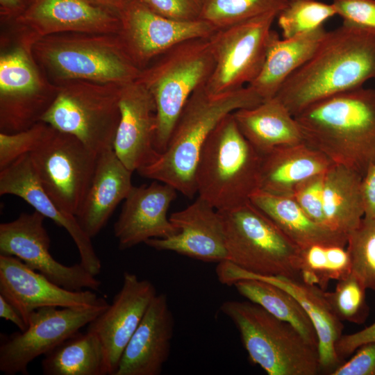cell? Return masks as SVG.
<instances>
[{"instance_id":"44","label":"cell","mask_w":375,"mask_h":375,"mask_svg":"<svg viewBox=\"0 0 375 375\" xmlns=\"http://www.w3.org/2000/svg\"><path fill=\"white\" fill-rule=\"evenodd\" d=\"M361 192L364 217L375 219V161L369 166L362 178Z\"/></svg>"},{"instance_id":"17","label":"cell","mask_w":375,"mask_h":375,"mask_svg":"<svg viewBox=\"0 0 375 375\" xmlns=\"http://www.w3.org/2000/svg\"><path fill=\"white\" fill-rule=\"evenodd\" d=\"M13 22L33 43L62 33L118 34L121 27L119 16L86 0H33Z\"/></svg>"},{"instance_id":"19","label":"cell","mask_w":375,"mask_h":375,"mask_svg":"<svg viewBox=\"0 0 375 375\" xmlns=\"http://www.w3.org/2000/svg\"><path fill=\"white\" fill-rule=\"evenodd\" d=\"M218 280L222 284L233 285L241 279L254 278L275 285L292 294L310 317L318 337V349L322 371L331 372L340 365L335 344L342 335L343 324L329 308L324 291L317 285L301 280L280 276H263L246 272L228 260L218 263Z\"/></svg>"},{"instance_id":"21","label":"cell","mask_w":375,"mask_h":375,"mask_svg":"<svg viewBox=\"0 0 375 375\" xmlns=\"http://www.w3.org/2000/svg\"><path fill=\"white\" fill-rule=\"evenodd\" d=\"M169 220L178 233L145 242L157 251H173L207 262L227 260L224 227L217 210L198 198L185 208L173 212Z\"/></svg>"},{"instance_id":"45","label":"cell","mask_w":375,"mask_h":375,"mask_svg":"<svg viewBox=\"0 0 375 375\" xmlns=\"http://www.w3.org/2000/svg\"><path fill=\"white\" fill-rule=\"evenodd\" d=\"M28 3L26 0H0V15L1 20L15 21L26 10Z\"/></svg>"},{"instance_id":"18","label":"cell","mask_w":375,"mask_h":375,"mask_svg":"<svg viewBox=\"0 0 375 375\" xmlns=\"http://www.w3.org/2000/svg\"><path fill=\"white\" fill-rule=\"evenodd\" d=\"M156 294L151 281L124 272L122 288L112 303L87 326L106 349L110 375L115 374L125 347Z\"/></svg>"},{"instance_id":"26","label":"cell","mask_w":375,"mask_h":375,"mask_svg":"<svg viewBox=\"0 0 375 375\" xmlns=\"http://www.w3.org/2000/svg\"><path fill=\"white\" fill-rule=\"evenodd\" d=\"M335 165L304 142L276 148L262 155L259 190L292 197L301 182L325 174Z\"/></svg>"},{"instance_id":"31","label":"cell","mask_w":375,"mask_h":375,"mask_svg":"<svg viewBox=\"0 0 375 375\" xmlns=\"http://www.w3.org/2000/svg\"><path fill=\"white\" fill-rule=\"evenodd\" d=\"M44 375H110L106 349L90 331L76 332L47 353L41 362Z\"/></svg>"},{"instance_id":"43","label":"cell","mask_w":375,"mask_h":375,"mask_svg":"<svg viewBox=\"0 0 375 375\" xmlns=\"http://www.w3.org/2000/svg\"><path fill=\"white\" fill-rule=\"evenodd\" d=\"M375 342V322L365 328L351 334L342 335L335 344L340 360L351 356L361 345Z\"/></svg>"},{"instance_id":"30","label":"cell","mask_w":375,"mask_h":375,"mask_svg":"<svg viewBox=\"0 0 375 375\" xmlns=\"http://www.w3.org/2000/svg\"><path fill=\"white\" fill-rule=\"evenodd\" d=\"M362 178L358 172L340 165L325 173L323 208L330 228L348 235L360 224L365 214Z\"/></svg>"},{"instance_id":"29","label":"cell","mask_w":375,"mask_h":375,"mask_svg":"<svg viewBox=\"0 0 375 375\" xmlns=\"http://www.w3.org/2000/svg\"><path fill=\"white\" fill-rule=\"evenodd\" d=\"M326 32L322 26L283 39L274 32L263 65L247 86L262 100L274 97L286 80L313 55Z\"/></svg>"},{"instance_id":"10","label":"cell","mask_w":375,"mask_h":375,"mask_svg":"<svg viewBox=\"0 0 375 375\" xmlns=\"http://www.w3.org/2000/svg\"><path fill=\"white\" fill-rule=\"evenodd\" d=\"M16 33L14 44H8L0 55V132L6 133L40 122L58 90L35 62L33 43Z\"/></svg>"},{"instance_id":"16","label":"cell","mask_w":375,"mask_h":375,"mask_svg":"<svg viewBox=\"0 0 375 375\" xmlns=\"http://www.w3.org/2000/svg\"><path fill=\"white\" fill-rule=\"evenodd\" d=\"M0 295L28 324L31 315L44 307L87 308L105 303L92 290L62 288L15 256L0 254Z\"/></svg>"},{"instance_id":"5","label":"cell","mask_w":375,"mask_h":375,"mask_svg":"<svg viewBox=\"0 0 375 375\" xmlns=\"http://www.w3.org/2000/svg\"><path fill=\"white\" fill-rule=\"evenodd\" d=\"M262 155L243 135L233 112L212 131L195 172L197 193L217 210L250 201L260 189Z\"/></svg>"},{"instance_id":"6","label":"cell","mask_w":375,"mask_h":375,"mask_svg":"<svg viewBox=\"0 0 375 375\" xmlns=\"http://www.w3.org/2000/svg\"><path fill=\"white\" fill-rule=\"evenodd\" d=\"M221 312L238 328L251 360L269 375H317L322 372L318 347L292 325L249 301L228 300Z\"/></svg>"},{"instance_id":"25","label":"cell","mask_w":375,"mask_h":375,"mask_svg":"<svg viewBox=\"0 0 375 375\" xmlns=\"http://www.w3.org/2000/svg\"><path fill=\"white\" fill-rule=\"evenodd\" d=\"M132 173L112 149L98 156L92 182L76 215L90 238L99 233L117 205L129 194L133 186Z\"/></svg>"},{"instance_id":"4","label":"cell","mask_w":375,"mask_h":375,"mask_svg":"<svg viewBox=\"0 0 375 375\" xmlns=\"http://www.w3.org/2000/svg\"><path fill=\"white\" fill-rule=\"evenodd\" d=\"M31 50L40 69L56 85L76 80L122 85L142 72L118 34H53L36 40Z\"/></svg>"},{"instance_id":"24","label":"cell","mask_w":375,"mask_h":375,"mask_svg":"<svg viewBox=\"0 0 375 375\" xmlns=\"http://www.w3.org/2000/svg\"><path fill=\"white\" fill-rule=\"evenodd\" d=\"M174 319L165 294H157L125 347L114 375H160L167 361Z\"/></svg>"},{"instance_id":"23","label":"cell","mask_w":375,"mask_h":375,"mask_svg":"<svg viewBox=\"0 0 375 375\" xmlns=\"http://www.w3.org/2000/svg\"><path fill=\"white\" fill-rule=\"evenodd\" d=\"M0 194L20 197L35 211L64 228L78 249L80 263L95 276L101 272V262L94 251L92 238L83 231L74 215L62 210L46 193L34 170L29 153L0 170Z\"/></svg>"},{"instance_id":"7","label":"cell","mask_w":375,"mask_h":375,"mask_svg":"<svg viewBox=\"0 0 375 375\" xmlns=\"http://www.w3.org/2000/svg\"><path fill=\"white\" fill-rule=\"evenodd\" d=\"M210 38L191 39L153 60L137 79L152 95L156 108L154 147L162 153L186 102L205 85L214 67Z\"/></svg>"},{"instance_id":"35","label":"cell","mask_w":375,"mask_h":375,"mask_svg":"<svg viewBox=\"0 0 375 375\" xmlns=\"http://www.w3.org/2000/svg\"><path fill=\"white\" fill-rule=\"evenodd\" d=\"M335 15L337 12L333 3L316 0H293L276 18L283 38H288L316 30Z\"/></svg>"},{"instance_id":"41","label":"cell","mask_w":375,"mask_h":375,"mask_svg":"<svg viewBox=\"0 0 375 375\" xmlns=\"http://www.w3.org/2000/svg\"><path fill=\"white\" fill-rule=\"evenodd\" d=\"M154 12L179 21L200 19L205 0H143Z\"/></svg>"},{"instance_id":"27","label":"cell","mask_w":375,"mask_h":375,"mask_svg":"<svg viewBox=\"0 0 375 375\" xmlns=\"http://www.w3.org/2000/svg\"><path fill=\"white\" fill-rule=\"evenodd\" d=\"M233 115L243 135L261 155L280 147L303 142L294 117L276 97L237 110Z\"/></svg>"},{"instance_id":"49","label":"cell","mask_w":375,"mask_h":375,"mask_svg":"<svg viewBox=\"0 0 375 375\" xmlns=\"http://www.w3.org/2000/svg\"><path fill=\"white\" fill-rule=\"evenodd\" d=\"M288 1H293V0H288Z\"/></svg>"},{"instance_id":"15","label":"cell","mask_w":375,"mask_h":375,"mask_svg":"<svg viewBox=\"0 0 375 375\" xmlns=\"http://www.w3.org/2000/svg\"><path fill=\"white\" fill-rule=\"evenodd\" d=\"M119 17L118 35L140 69L175 45L191 39L210 38L217 31L202 19L179 21L164 17L143 0L132 2Z\"/></svg>"},{"instance_id":"39","label":"cell","mask_w":375,"mask_h":375,"mask_svg":"<svg viewBox=\"0 0 375 375\" xmlns=\"http://www.w3.org/2000/svg\"><path fill=\"white\" fill-rule=\"evenodd\" d=\"M324 174L315 175L301 182L296 188L292 198L310 219L328 226L323 208Z\"/></svg>"},{"instance_id":"46","label":"cell","mask_w":375,"mask_h":375,"mask_svg":"<svg viewBox=\"0 0 375 375\" xmlns=\"http://www.w3.org/2000/svg\"><path fill=\"white\" fill-rule=\"evenodd\" d=\"M0 317L13 323L20 331L27 328V325L17 310L0 295Z\"/></svg>"},{"instance_id":"8","label":"cell","mask_w":375,"mask_h":375,"mask_svg":"<svg viewBox=\"0 0 375 375\" xmlns=\"http://www.w3.org/2000/svg\"><path fill=\"white\" fill-rule=\"evenodd\" d=\"M218 212L226 260L252 274L300 280V248L251 201Z\"/></svg>"},{"instance_id":"3","label":"cell","mask_w":375,"mask_h":375,"mask_svg":"<svg viewBox=\"0 0 375 375\" xmlns=\"http://www.w3.org/2000/svg\"><path fill=\"white\" fill-rule=\"evenodd\" d=\"M262 101L249 86L222 94L208 93L204 85L198 88L181 111L165 150L138 172L193 198L197 193V166L212 131L228 114L256 106Z\"/></svg>"},{"instance_id":"33","label":"cell","mask_w":375,"mask_h":375,"mask_svg":"<svg viewBox=\"0 0 375 375\" xmlns=\"http://www.w3.org/2000/svg\"><path fill=\"white\" fill-rule=\"evenodd\" d=\"M299 278L325 290L331 280H340L351 273L347 247L312 245L300 249Z\"/></svg>"},{"instance_id":"36","label":"cell","mask_w":375,"mask_h":375,"mask_svg":"<svg viewBox=\"0 0 375 375\" xmlns=\"http://www.w3.org/2000/svg\"><path fill=\"white\" fill-rule=\"evenodd\" d=\"M367 288L353 273L338 280L333 292L324 291L326 301L340 321L361 324L369 315Z\"/></svg>"},{"instance_id":"12","label":"cell","mask_w":375,"mask_h":375,"mask_svg":"<svg viewBox=\"0 0 375 375\" xmlns=\"http://www.w3.org/2000/svg\"><path fill=\"white\" fill-rule=\"evenodd\" d=\"M272 11L231 27L210 37L215 65L204 88L211 94L231 92L247 86L259 74L274 31L278 15Z\"/></svg>"},{"instance_id":"1","label":"cell","mask_w":375,"mask_h":375,"mask_svg":"<svg viewBox=\"0 0 375 375\" xmlns=\"http://www.w3.org/2000/svg\"><path fill=\"white\" fill-rule=\"evenodd\" d=\"M375 78V31L344 22L326 31L310 58L283 83L276 97L294 117L327 97Z\"/></svg>"},{"instance_id":"14","label":"cell","mask_w":375,"mask_h":375,"mask_svg":"<svg viewBox=\"0 0 375 375\" xmlns=\"http://www.w3.org/2000/svg\"><path fill=\"white\" fill-rule=\"evenodd\" d=\"M45 217L38 211L22 213L0 224V254L15 256L54 283L69 290H98L101 282L80 262L61 264L49 252L51 240Z\"/></svg>"},{"instance_id":"37","label":"cell","mask_w":375,"mask_h":375,"mask_svg":"<svg viewBox=\"0 0 375 375\" xmlns=\"http://www.w3.org/2000/svg\"><path fill=\"white\" fill-rule=\"evenodd\" d=\"M347 249L351 272L367 289L375 290V219L363 217L348 234Z\"/></svg>"},{"instance_id":"32","label":"cell","mask_w":375,"mask_h":375,"mask_svg":"<svg viewBox=\"0 0 375 375\" xmlns=\"http://www.w3.org/2000/svg\"><path fill=\"white\" fill-rule=\"evenodd\" d=\"M238 293L276 318L292 325L310 343L318 347L312 321L301 303L285 290L268 282L241 279L233 285Z\"/></svg>"},{"instance_id":"34","label":"cell","mask_w":375,"mask_h":375,"mask_svg":"<svg viewBox=\"0 0 375 375\" xmlns=\"http://www.w3.org/2000/svg\"><path fill=\"white\" fill-rule=\"evenodd\" d=\"M288 0H205L200 19L217 31L226 28L263 14L280 12Z\"/></svg>"},{"instance_id":"2","label":"cell","mask_w":375,"mask_h":375,"mask_svg":"<svg viewBox=\"0 0 375 375\" xmlns=\"http://www.w3.org/2000/svg\"><path fill=\"white\" fill-rule=\"evenodd\" d=\"M303 142L362 177L375 161V90L363 87L315 102L294 116Z\"/></svg>"},{"instance_id":"38","label":"cell","mask_w":375,"mask_h":375,"mask_svg":"<svg viewBox=\"0 0 375 375\" xmlns=\"http://www.w3.org/2000/svg\"><path fill=\"white\" fill-rule=\"evenodd\" d=\"M50 128L49 125L40 121L19 132H0V170L19 157L33 151L44 140Z\"/></svg>"},{"instance_id":"22","label":"cell","mask_w":375,"mask_h":375,"mask_svg":"<svg viewBox=\"0 0 375 375\" xmlns=\"http://www.w3.org/2000/svg\"><path fill=\"white\" fill-rule=\"evenodd\" d=\"M177 192L172 186L157 181L149 185H133L114 224L119 249L126 250L149 239L178 233L167 217Z\"/></svg>"},{"instance_id":"42","label":"cell","mask_w":375,"mask_h":375,"mask_svg":"<svg viewBox=\"0 0 375 375\" xmlns=\"http://www.w3.org/2000/svg\"><path fill=\"white\" fill-rule=\"evenodd\" d=\"M331 375H375V342L360 346L350 360L337 367Z\"/></svg>"},{"instance_id":"13","label":"cell","mask_w":375,"mask_h":375,"mask_svg":"<svg viewBox=\"0 0 375 375\" xmlns=\"http://www.w3.org/2000/svg\"><path fill=\"white\" fill-rule=\"evenodd\" d=\"M109 306L87 308L44 307L30 316L27 328L1 333L0 371L6 375L28 374V366L69 336L88 326Z\"/></svg>"},{"instance_id":"40","label":"cell","mask_w":375,"mask_h":375,"mask_svg":"<svg viewBox=\"0 0 375 375\" xmlns=\"http://www.w3.org/2000/svg\"><path fill=\"white\" fill-rule=\"evenodd\" d=\"M343 22L375 31V0H333Z\"/></svg>"},{"instance_id":"9","label":"cell","mask_w":375,"mask_h":375,"mask_svg":"<svg viewBox=\"0 0 375 375\" xmlns=\"http://www.w3.org/2000/svg\"><path fill=\"white\" fill-rule=\"evenodd\" d=\"M58 86L56 97L40 121L75 136L97 155L112 149L122 85L76 80Z\"/></svg>"},{"instance_id":"11","label":"cell","mask_w":375,"mask_h":375,"mask_svg":"<svg viewBox=\"0 0 375 375\" xmlns=\"http://www.w3.org/2000/svg\"><path fill=\"white\" fill-rule=\"evenodd\" d=\"M29 156L48 196L62 210L76 217L92 182L99 155L75 136L51 126Z\"/></svg>"},{"instance_id":"20","label":"cell","mask_w":375,"mask_h":375,"mask_svg":"<svg viewBox=\"0 0 375 375\" xmlns=\"http://www.w3.org/2000/svg\"><path fill=\"white\" fill-rule=\"evenodd\" d=\"M120 119L113 151L131 171L153 162L160 153L154 147L156 108L149 91L138 80L122 85Z\"/></svg>"},{"instance_id":"28","label":"cell","mask_w":375,"mask_h":375,"mask_svg":"<svg viewBox=\"0 0 375 375\" xmlns=\"http://www.w3.org/2000/svg\"><path fill=\"white\" fill-rule=\"evenodd\" d=\"M250 201L300 249L312 245L347 247V234L313 221L292 197L258 190Z\"/></svg>"},{"instance_id":"47","label":"cell","mask_w":375,"mask_h":375,"mask_svg":"<svg viewBox=\"0 0 375 375\" xmlns=\"http://www.w3.org/2000/svg\"><path fill=\"white\" fill-rule=\"evenodd\" d=\"M120 16L122 12L135 0H86Z\"/></svg>"},{"instance_id":"48","label":"cell","mask_w":375,"mask_h":375,"mask_svg":"<svg viewBox=\"0 0 375 375\" xmlns=\"http://www.w3.org/2000/svg\"><path fill=\"white\" fill-rule=\"evenodd\" d=\"M28 3V4L33 1V0H26Z\"/></svg>"}]
</instances>
